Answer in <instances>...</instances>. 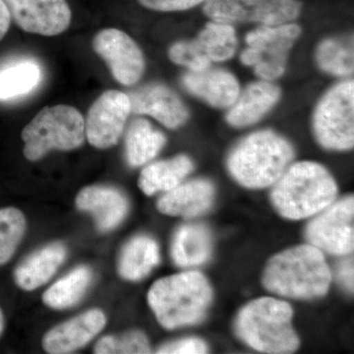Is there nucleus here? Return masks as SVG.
Here are the masks:
<instances>
[{
    "label": "nucleus",
    "mask_w": 354,
    "mask_h": 354,
    "mask_svg": "<svg viewBox=\"0 0 354 354\" xmlns=\"http://www.w3.org/2000/svg\"><path fill=\"white\" fill-rule=\"evenodd\" d=\"M131 113L148 114L165 127L174 129L183 125L188 111L176 93L164 85L145 86L128 94Z\"/></svg>",
    "instance_id": "nucleus-17"
},
{
    "label": "nucleus",
    "mask_w": 354,
    "mask_h": 354,
    "mask_svg": "<svg viewBox=\"0 0 354 354\" xmlns=\"http://www.w3.org/2000/svg\"><path fill=\"white\" fill-rule=\"evenodd\" d=\"M192 171V160L186 156H177L145 167L140 174L138 185L149 196L158 192H169L183 183Z\"/></svg>",
    "instance_id": "nucleus-24"
},
{
    "label": "nucleus",
    "mask_w": 354,
    "mask_h": 354,
    "mask_svg": "<svg viewBox=\"0 0 354 354\" xmlns=\"http://www.w3.org/2000/svg\"><path fill=\"white\" fill-rule=\"evenodd\" d=\"M319 143L330 150H349L354 144V83L335 86L323 97L314 116Z\"/></svg>",
    "instance_id": "nucleus-7"
},
{
    "label": "nucleus",
    "mask_w": 354,
    "mask_h": 354,
    "mask_svg": "<svg viewBox=\"0 0 354 354\" xmlns=\"http://www.w3.org/2000/svg\"><path fill=\"white\" fill-rule=\"evenodd\" d=\"M4 326H6V319H4L3 312L0 308V337H1L2 333H3Z\"/></svg>",
    "instance_id": "nucleus-35"
},
{
    "label": "nucleus",
    "mask_w": 354,
    "mask_h": 354,
    "mask_svg": "<svg viewBox=\"0 0 354 354\" xmlns=\"http://www.w3.org/2000/svg\"><path fill=\"white\" fill-rule=\"evenodd\" d=\"M337 184L322 165L300 162L286 169L271 192L272 206L288 220H302L320 213L334 202Z\"/></svg>",
    "instance_id": "nucleus-2"
},
{
    "label": "nucleus",
    "mask_w": 354,
    "mask_h": 354,
    "mask_svg": "<svg viewBox=\"0 0 354 354\" xmlns=\"http://www.w3.org/2000/svg\"><path fill=\"white\" fill-rule=\"evenodd\" d=\"M215 198L213 184L204 179H196L165 193L158 201V211L164 215L192 218L206 213Z\"/></svg>",
    "instance_id": "nucleus-18"
},
{
    "label": "nucleus",
    "mask_w": 354,
    "mask_h": 354,
    "mask_svg": "<svg viewBox=\"0 0 354 354\" xmlns=\"http://www.w3.org/2000/svg\"><path fill=\"white\" fill-rule=\"evenodd\" d=\"M106 324V317L102 310H88L51 329L44 337L43 348L48 353H73L92 341Z\"/></svg>",
    "instance_id": "nucleus-15"
},
{
    "label": "nucleus",
    "mask_w": 354,
    "mask_h": 354,
    "mask_svg": "<svg viewBox=\"0 0 354 354\" xmlns=\"http://www.w3.org/2000/svg\"><path fill=\"white\" fill-rule=\"evenodd\" d=\"M92 279L93 272L90 268L87 266L77 267L44 293L43 301L53 309L70 308L82 299Z\"/></svg>",
    "instance_id": "nucleus-27"
},
{
    "label": "nucleus",
    "mask_w": 354,
    "mask_h": 354,
    "mask_svg": "<svg viewBox=\"0 0 354 354\" xmlns=\"http://www.w3.org/2000/svg\"><path fill=\"white\" fill-rule=\"evenodd\" d=\"M317 62L324 71L335 75H348L353 73V38L330 39L323 41L317 50Z\"/></svg>",
    "instance_id": "nucleus-28"
},
{
    "label": "nucleus",
    "mask_w": 354,
    "mask_h": 354,
    "mask_svg": "<svg viewBox=\"0 0 354 354\" xmlns=\"http://www.w3.org/2000/svg\"><path fill=\"white\" fill-rule=\"evenodd\" d=\"M26 218L19 209H0V266L13 257L26 232Z\"/></svg>",
    "instance_id": "nucleus-29"
},
{
    "label": "nucleus",
    "mask_w": 354,
    "mask_h": 354,
    "mask_svg": "<svg viewBox=\"0 0 354 354\" xmlns=\"http://www.w3.org/2000/svg\"><path fill=\"white\" fill-rule=\"evenodd\" d=\"M11 19L23 31L55 37L68 29L72 11L67 0H3Z\"/></svg>",
    "instance_id": "nucleus-14"
},
{
    "label": "nucleus",
    "mask_w": 354,
    "mask_h": 354,
    "mask_svg": "<svg viewBox=\"0 0 354 354\" xmlns=\"http://www.w3.org/2000/svg\"><path fill=\"white\" fill-rule=\"evenodd\" d=\"M183 83L190 93L218 108L232 106L239 95L236 79L225 70L190 71L183 76Z\"/></svg>",
    "instance_id": "nucleus-19"
},
{
    "label": "nucleus",
    "mask_w": 354,
    "mask_h": 354,
    "mask_svg": "<svg viewBox=\"0 0 354 354\" xmlns=\"http://www.w3.org/2000/svg\"><path fill=\"white\" fill-rule=\"evenodd\" d=\"M279 97L277 86L267 82L252 84L234 102L227 116L228 123L236 127L253 124L276 104Z\"/></svg>",
    "instance_id": "nucleus-21"
},
{
    "label": "nucleus",
    "mask_w": 354,
    "mask_h": 354,
    "mask_svg": "<svg viewBox=\"0 0 354 354\" xmlns=\"http://www.w3.org/2000/svg\"><path fill=\"white\" fill-rule=\"evenodd\" d=\"M85 137V120L78 109L66 104L46 106L23 129V153L37 162L53 150L78 149Z\"/></svg>",
    "instance_id": "nucleus-6"
},
{
    "label": "nucleus",
    "mask_w": 354,
    "mask_h": 354,
    "mask_svg": "<svg viewBox=\"0 0 354 354\" xmlns=\"http://www.w3.org/2000/svg\"><path fill=\"white\" fill-rule=\"evenodd\" d=\"M80 211L90 214L100 232H108L122 223L129 211V203L121 191L109 186H88L77 195Z\"/></svg>",
    "instance_id": "nucleus-16"
},
{
    "label": "nucleus",
    "mask_w": 354,
    "mask_h": 354,
    "mask_svg": "<svg viewBox=\"0 0 354 354\" xmlns=\"http://www.w3.org/2000/svg\"><path fill=\"white\" fill-rule=\"evenodd\" d=\"M67 249L62 243H51L31 254L14 272L16 285L34 290L48 283L66 259Z\"/></svg>",
    "instance_id": "nucleus-20"
},
{
    "label": "nucleus",
    "mask_w": 354,
    "mask_h": 354,
    "mask_svg": "<svg viewBox=\"0 0 354 354\" xmlns=\"http://www.w3.org/2000/svg\"><path fill=\"white\" fill-rule=\"evenodd\" d=\"M139 3L146 8L162 12L183 11L198 6L205 0H138Z\"/></svg>",
    "instance_id": "nucleus-32"
},
{
    "label": "nucleus",
    "mask_w": 354,
    "mask_h": 354,
    "mask_svg": "<svg viewBox=\"0 0 354 354\" xmlns=\"http://www.w3.org/2000/svg\"><path fill=\"white\" fill-rule=\"evenodd\" d=\"M305 230V237L311 245L322 252L346 256L354 249V198L353 195L317 214Z\"/></svg>",
    "instance_id": "nucleus-9"
},
{
    "label": "nucleus",
    "mask_w": 354,
    "mask_h": 354,
    "mask_svg": "<svg viewBox=\"0 0 354 354\" xmlns=\"http://www.w3.org/2000/svg\"><path fill=\"white\" fill-rule=\"evenodd\" d=\"M353 258H348L341 263L337 270V278L344 288L353 292Z\"/></svg>",
    "instance_id": "nucleus-33"
},
{
    "label": "nucleus",
    "mask_w": 354,
    "mask_h": 354,
    "mask_svg": "<svg viewBox=\"0 0 354 354\" xmlns=\"http://www.w3.org/2000/svg\"><path fill=\"white\" fill-rule=\"evenodd\" d=\"M93 48L108 65L111 75L118 83L134 85L143 75V53L127 32L115 28L102 30L93 39Z\"/></svg>",
    "instance_id": "nucleus-13"
},
{
    "label": "nucleus",
    "mask_w": 354,
    "mask_h": 354,
    "mask_svg": "<svg viewBox=\"0 0 354 354\" xmlns=\"http://www.w3.org/2000/svg\"><path fill=\"white\" fill-rule=\"evenodd\" d=\"M41 68L32 59H19L0 68V101H10L31 93L41 82Z\"/></svg>",
    "instance_id": "nucleus-26"
},
{
    "label": "nucleus",
    "mask_w": 354,
    "mask_h": 354,
    "mask_svg": "<svg viewBox=\"0 0 354 354\" xmlns=\"http://www.w3.org/2000/svg\"><path fill=\"white\" fill-rule=\"evenodd\" d=\"M208 353V346L202 339L196 337L179 339L165 344L158 348V353L167 354H200Z\"/></svg>",
    "instance_id": "nucleus-31"
},
{
    "label": "nucleus",
    "mask_w": 354,
    "mask_h": 354,
    "mask_svg": "<svg viewBox=\"0 0 354 354\" xmlns=\"http://www.w3.org/2000/svg\"><path fill=\"white\" fill-rule=\"evenodd\" d=\"M300 32V28L295 24L254 30L247 35L248 48L242 53L241 62L252 66L261 78H279L285 72L288 51Z\"/></svg>",
    "instance_id": "nucleus-8"
},
{
    "label": "nucleus",
    "mask_w": 354,
    "mask_h": 354,
    "mask_svg": "<svg viewBox=\"0 0 354 354\" xmlns=\"http://www.w3.org/2000/svg\"><path fill=\"white\" fill-rule=\"evenodd\" d=\"M130 113L131 104L127 94L116 90L102 93L91 106L85 120L88 143L101 150L116 145Z\"/></svg>",
    "instance_id": "nucleus-12"
},
{
    "label": "nucleus",
    "mask_w": 354,
    "mask_h": 354,
    "mask_svg": "<svg viewBox=\"0 0 354 354\" xmlns=\"http://www.w3.org/2000/svg\"><path fill=\"white\" fill-rule=\"evenodd\" d=\"M293 310L288 302L261 297L249 302L235 319L237 337L265 353H292L300 341L291 325Z\"/></svg>",
    "instance_id": "nucleus-4"
},
{
    "label": "nucleus",
    "mask_w": 354,
    "mask_h": 354,
    "mask_svg": "<svg viewBox=\"0 0 354 354\" xmlns=\"http://www.w3.org/2000/svg\"><path fill=\"white\" fill-rule=\"evenodd\" d=\"M212 252V236L203 225H185L179 227L171 243V257L179 267L204 264Z\"/></svg>",
    "instance_id": "nucleus-22"
},
{
    "label": "nucleus",
    "mask_w": 354,
    "mask_h": 354,
    "mask_svg": "<svg viewBox=\"0 0 354 354\" xmlns=\"http://www.w3.org/2000/svg\"><path fill=\"white\" fill-rule=\"evenodd\" d=\"M167 138L145 120H135L125 135V155L128 164L140 167L153 160L165 146Z\"/></svg>",
    "instance_id": "nucleus-25"
},
{
    "label": "nucleus",
    "mask_w": 354,
    "mask_h": 354,
    "mask_svg": "<svg viewBox=\"0 0 354 354\" xmlns=\"http://www.w3.org/2000/svg\"><path fill=\"white\" fill-rule=\"evenodd\" d=\"M236 37L232 26L212 22L192 41H181L171 46L169 58L174 64L191 71L209 68L212 62H223L234 55Z\"/></svg>",
    "instance_id": "nucleus-10"
},
{
    "label": "nucleus",
    "mask_w": 354,
    "mask_h": 354,
    "mask_svg": "<svg viewBox=\"0 0 354 354\" xmlns=\"http://www.w3.org/2000/svg\"><path fill=\"white\" fill-rule=\"evenodd\" d=\"M332 272L320 249L301 244L277 254L266 266L263 285L281 297H322L329 290Z\"/></svg>",
    "instance_id": "nucleus-1"
},
{
    "label": "nucleus",
    "mask_w": 354,
    "mask_h": 354,
    "mask_svg": "<svg viewBox=\"0 0 354 354\" xmlns=\"http://www.w3.org/2000/svg\"><path fill=\"white\" fill-rule=\"evenodd\" d=\"M11 16L6 2L0 0V41L6 36L11 24Z\"/></svg>",
    "instance_id": "nucleus-34"
},
{
    "label": "nucleus",
    "mask_w": 354,
    "mask_h": 354,
    "mask_svg": "<svg viewBox=\"0 0 354 354\" xmlns=\"http://www.w3.org/2000/svg\"><path fill=\"white\" fill-rule=\"evenodd\" d=\"M290 144L272 131L253 133L242 140L227 160L232 177L248 188L274 185L292 160Z\"/></svg>",
    "instance_id": "nucleus-5"
},
{
    "label": "nucleus",
    "mask_w": 354,
    "mask_h": 354,
    "mask_svg": "<svg viewBox=\"0 0 354 354\" xmlns=\"http://www.w3.org/2000/svg\"><path fill=\"white\" fill-rule=\"evenodd\" d=\"M160 261L157 242L146 235H139L123 247L118 262V272L127 281H140L148 276Z\"/></svg>",
    "instance_id": "nucleus-23"
},
{
    "label": "nucleus",
    "mask_w": 354,
    "mask_h": 354,
    "mask_svg": "<svg viewBox=\"0 0 354 354\" xmlns=\"http://www.w3.org/2000/svg\"><path fill=\"white\" fill-rule=\"evenodd\" d=\"M297 0H207L204 12L216 22L283 25L297 17Z\"/></svg>",
    "instance_id": "nucleus-11"
},
{
    "label": "nucleus",
    "mask_w": 354,
    "mask_h": 354,
    "mask_svg": "<svg viewBox=\"0 0 354 354\" xmlns=\"http://www.w3.org/2000/svg\"><path fill=\"white\" fill-rule=\"evenodd\" d=\"M94 353H150L148 337L140 330H130L125 334L113 337L106 335L97 342Z\"/></svg>",
    "instance_id": "nucleus-30"
},
{
    "label": "nucleus",
    "mask_w": 354,
    "mask_h": 354,
    "mask_svg": "<svg viewBox=\"0 0 354 354\" xmlns=\"http://www.w3.org/2000/svg\"><path fill=\"white\" fill-rule=\"evenodd\" d=\"M213 298L208 279L199 272H185L158 279L148 302L165 329L197 325L204 320Z\"/></svg>",
    "instance_id": "nucleus-3"
}]
</instances>
